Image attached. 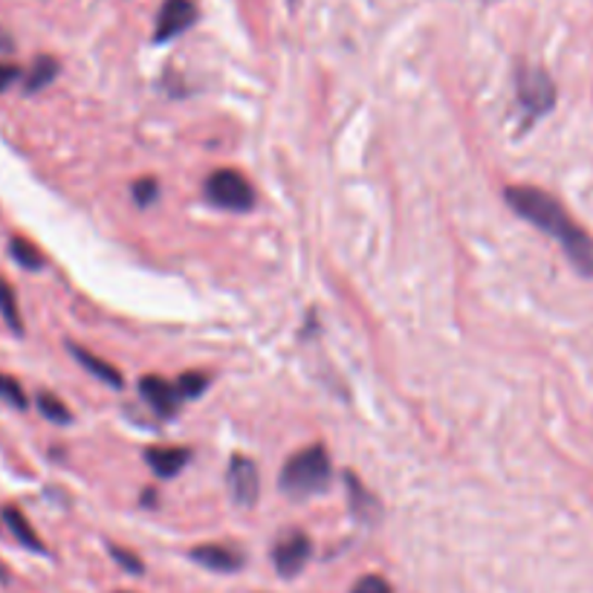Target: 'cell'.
<instances>
[{"label":"cell","mask_w":593,"mask_h":593,"mask_svg":"<svg viewBox=\"0 0 593 593\" xmlns=\"http://www.w3.org/2000/svg\"><path fill=\"white\" fill-rule=\"evenodd\" d=\"M504 203L518 218L533 223L535 230L559 240L561 252L568 255V261L577 267L579 275L593 281V237L570 218L559 197L535 186H507L504 188Z\"/></svg>","instance_id":"1"},{"label":"cell","mask_w":593,"mask_h":593,"mask_svg":"<svg viewBox=\"0 0 593 593\" xmlns=\"http://www.w3.org/2000/svg\"><path fill=\"white\" fill-rule=\"evenodd\" d=\"M333 464L322 443L296 452L281 469V490L289 498H310L331 486Z\"/></svg>","instance_id":"2"},{"label":"cell","mask_w":593,"mask_h":593,"mask_svg":"<svg viewBox=\"0 0 593 593\" xmlns=\"http://www.w3.org/2000/svg\"><path fill=\"white\" fill-rule=\"evenodd\" d=\"M516 99L530 122L547 116L556 108V85L547 70L539 64H521L516 70Z\"/></svg>","instance_id":"3"},{"label":"cell","mask_w":593,"mask_h":593,"mask_svg":"<svg viewBox=\"0 0 593 593\" xmlns=\"http://www.w3.org/2000/svg\"><path fill=\"white\" fill-rule=\"evenodd\" d=\"M206 200L214 209H226V212H252L255 209V186L235 169H218L212 171L203 183Z\"/></svg>","instance_id":"4"},{"label":"cell","mask_w":593,"mask_h":593,"mask_svg":"<svg viewBox=\"0 0 593 593\" xmlns=\"http://www.w3.org/2000/svg\"><path fill=\"white\" fill-rule=\"evenodd\" d=\"M313 556V542H310V535L301 533V530H289L279 539V542L272 544L270 559L275 565L284 579L298 577L301 570L307 568V561Z\"/></svg>","instance_id":"5"},{"label":"cell","mask_w":593,"mask_h":593,"mask_svg":"<svg viewBox=\"0 0 593 593\" xmlns=\"http://www.w3.org/2000/svg\"><path fill=\"white\" fill-rule=\"evenodd\" d=\"M226 486L237 507H255L261 498V472L258 464L246 455H235L226 469Z\"/></svg>","instance_id":"6"},{"label":"cell","mask_w":593,"mask_h":593,"mask_svg":"<svg viewBox=\"0 0 593 593\" xmlns=\"http://www.w3.org/2000/svg\"><path fill=\"white\" fill-rule=\"evenodd\" d=\"M197 24L195 0H165L153 26V44H169Z\"/></svg>","instance_id":"7"},{"label":"cell","mask_w":593,"mask_h":593,"mask_svg":"<svg viewBox=\"0 0 593 593\" xmlns=\"http://www.w3.org/2000/svg\"><path fill=\"white\" fill-rule=\"evenodd\" d=\"M345 486H348V504L350 516L365 527H376L382 521V504L380 498L373 495L356 472H345Z\"/></svg>","instance_id":"8"},{"label":"cell","mask_w":593,"mask_h":593,"mask_svg":"<svg viewBox=\"0 0 593 593\" xmlns=\"http://www.w3.org/2000/svg\"><path fill=\"white\" fill-rule=\"evenodd\" d=\"M139 394H143V399L151 406L153 415L160 417H174L180 408V391L177 385H171V382H165L162 376H143L139 380Z\"/></svg>","instance_id":"9"},{"label":"cell","mask_w":593,"mask_h":593,"mask_svg":"<svg viewBox=\"0 0 593 593\" xmlns=\"http://www.w3.org/2000/svg\"><path fill=\"white\" fill-rule=\"evenodd\" d=\"M192 559L200 565V568H209L214 573H235V570L244 568V553L235 551V547H226V544H200L192 551Z\"/></svg>","instance_id":"10"},{"label":"cell","mask_w":593,"mask_h":593,"mask_svg":"<svg viewBox=\"0 0 593 593\" xmlns=\"http://www.w3.org/2000/svg\"><path fill=\"white\" fill-rule=\"evenodd\" d=\"M188 460H192V449H180V446H157V449L145 452V464L162 481L183 472L188 467Z\"/></svg>","instance_id":"11"},{"label":"cell","mask_w":593,"mask_h":593,"mask_svg":"<svg viewBox=\"0 0 593 593\" xmlns=\"http://www.w3.org/2000/svg\"><path fill=\"white\" fill-rule=\"evenodd\" d=\"M67 350L70 356L76 359L82 368H85L87 373H94L96 380H102L104 385H111V388H122L125 385V376H122V371H119L116 365L104 362L102 356L90 354L87 348H82V345H76V342H67Z\"/></svg>","instance_id":"12"},{"label":"cell","mask_w":593,"mask_h":593,"mask_svg":"<svg viewBox=\"0 0 593 593\" xmlns=\"http://www.w3.org/2000/svg\"><path fill=\"white\" fill-rule=\"evenodd\" d=\"M61 73L59 59H52V55H38L33 61V67L24 76V94H41L44 87H50L55 82V76Z\"/></svg>","instance_id":"13"},{"label":"cell","mask_w":593,"mask_h":593,"mask_svg":"<svg viewBox=\"0 0 593 593\" xmlns=\"http://www.w3.org/2000/svg\"><path fill=\"white\" fill-rule=\"evenodd\" d=\"M3 521H7L9 533L15 535L17 542L24 544V547H29V551H35V553H47V547H44V542L38 539V533H35L33 524L26 521V516L21 512V509L12 507V504H9V507H3Z\"/></svg>","instance_id":"14"},{"label":"cell","mask_w":593,"mask_h":593,"mask_svg":"<svg viewBox=\"0 0 593 593\" xmlns=\"http://www.w3.org/2000/svg\"><path fill=\"white\" fill-rule=\"evenodd\" d=\"M0 316L12 333L24 336V319H21V305H17L15 287L7 279H0Z\"/></svg>","instance_id":"15"},{"label":"cell","mask_w":593,"mask_h":593,"mask_svg":"<svg viewBox=\"0 0 593 593\" xmlns=\"http://www.w3.org/2000/svg\"><path fill=\"white\" fill-rule=\"evenodd\" d=\"M9 255L15 258V263H21L24 270L29 272H38L44 270V255L41 249L33 244V240H26V237L15 235V237H9Z\"/></svg>","instance_id":"16"},{"label":"cell","mask_w":593,"mask_h":593,"mask_svg":"<svg viewBox=\"0 0 593 593\" xmlns=\"http://www.w3.org/2000/svg\"><path fill=\"white\" fill-rule=\"evenodd\" d=\"M35 406H38L44 420H50V423L55 425L73 423V411L67 408V403H61V399L55 397V394H50V391H41V394L35 397Z\"/></svg>","instance_id":"17"},{"label":"cell","mask_w":593,"mask_h":593,"mask_svg":"<svg viewBox=\"0 0 593 593\" xmlns=\"http://www.w3.org/2000/svg\"><path fill=\"white\" fill-rule=\"evenodd\" d=\"M0 399H7L9 406L17 408V411H26V408H29L26 391L21 388V382H17L15 376H9V373H0Z\"/></svg>","instance_id":"18"},{"label":"cell","mask_w":593,"mask_h":593,"mask_svg":"<svg viewBox=\"0 0 593 593\" xmlns=\"http://www.w3.org/2000/svg\"><path fill=\"white\" fill-rule=\"evenodd\" d=\"M174 385H177L180 397L183 399H197L206 391V385H209V376H206L203 371H186L180 373Z\"/></svg>","instance_id":"19"},{"label":"cell","mask_w":593,"mask_h":593,"mask_svg":"<svg viewBox=\"0 0 593 593\" xmlns=\"http://www.w3.org/2000/svg\"><path fill=\"white\" fill-rule=\"evenodd\" d=\"M131 197H134V203L139 206V209H148V206L157 203V197H160V183L153 177L136 180L134 186H131Z\"/></svg>","instance_id":"20"},{"label":"cell","mask_w":593,"mask_h":593,"mask_svg":"<svg viewBox=\"0 0 593 593\" xmlns=\"http://www.w3.org/2000/svg\"><path fill=\"white\" fill-rule=\"evenodd\" d=\"M350 593H394L391 582L385 577H376V573H368V577L356 579Z\"/></svg>","instance_id":"21"},{"label":"cell","mask_w":593,"mask_h":593,"mask_svg":"<svg viewBox=\"0 0 593 593\" xmlns=\"http://www.w3.org/2000/svg\"><path fill=\"white\" fill-rule=\"evenodd\" d=\"M108 551H111L113 559L119 561V568H125L127 573H136V577H139V573H145L143 559H139V556H136V553L125 551V547H119V544H111V547H108Z\"/></svg>","instance_id":"22"},{"label":"cell","mask_w":593,"mask_h":593,"mask_svg":"<svg viewBox=\"0 0 593 593\" xmlns=\"http://www.w3.org/2000/svg\"><path fill=\"white\" fill-rule=\"evenodd\" d=\"M17 78H21V67H17V64H9V61H0V94H7Z\"/></svg>","instance_id":"23"},{"label":"cell","mask_w":593,"mask_h":593,"mask_svg":"<svg viewBox=\"0 0 593 593\" xmlns=\"http://www.w3.org/2000/svg\"><path fill=\"white\" fill-rule=\"evenodd\" d=\"M143 501H145V507H153V501H157V495H153V490H145Z\"/></svg>","instance_id":"24"},{"label":"cell","mask_w":593,"mask_h":593,"mask_svg":"<svg viewBox=\"0 0 593 593\" xmlns=\"http://www.w3.org/2000/svg\"><path fill=\"white\" fill-rule=\"evenodd\" d=\"M287 3H289V7H296V3H298V0H287Z\"/></svg>","instance_id":"25"}]
</instances>
